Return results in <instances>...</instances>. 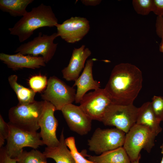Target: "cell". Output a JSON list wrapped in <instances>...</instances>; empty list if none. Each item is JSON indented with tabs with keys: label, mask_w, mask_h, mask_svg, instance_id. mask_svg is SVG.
Returning a JSON list of instances; mask_svg holds the SVG:
<instances>
[{
	"label": "cell",
	"mask_w": 163,
	"mask_h": 163,
	"mask_svg": "<svg viewBox=\"0 0 163 163\" xmlns=\"http://www.w3.org/2000/svg\"><path fill=\"white\" fill-rule=\"evenodd\" d=\"M18 76L12 75L8 77V80L11 87L16 94L18 101V105L27 104L34 102L36 93L31 88H27L17 82Z\"/></svg>",
	"instance_id": "obj_20"
},
{
	"label": "cell",
	"mask_w": 163,
	"mask_h": 163,
	"mask_svg": "<svg viewBox=\"0 0 163 163\" xmlns=\"http://www.w3.org/2000/svg\"><path fill=\"white\" fill-rule=\"evenodd\" d=\"M126 133L116 128L96 129L88 140L90 151L97 154L123 146Z\"/></svg>",
	"instance_id": "obj_7"
},
{
	"label": "cell",
	"mask_w": 163,
	"mask_h": 163,
	"mask_svg": "<svg viewBox=\"0 0 163 163\" xmlns=\"http://www.w3.org/2000/svg\"><path fill=\"white\" fill-rule=\"evenodd\" d=\"M160 148L161 150V153L163 155V143L161 145ZM160 163H163V156Z\"/></svg>",
	"instance_id": "obj_32"
},
{
	"label": "cell",
	"mask_w": 163,
	"mask_h": 163,
	"mask_svg": "<svg viewBox=\"0 0 163 163\" xmlns=\"http://www.w3.org/2000/svg\"><path fill=\"white\" fill-rule=\"evenodd\" d=\"M33 0H0V9L14 17L23 16L27 12V7Z\"/></svg>",
	"instance_id": "obj_21"
},
{
	"label": "cell",
	"mask_w": 163,
	"mask_h": 163,
	"mask_svg": "<svg viewBox=\"0 0 163 163\" xmlns=\"http://www.w3.org/2000/svg\"><path fill=\"white\" fill-rule=\"evenodd\" d=\"M151 104L156 117L161 121H163V97L154 96Z\"/></svg>",
	"instance_id": "obj_26"
},
{
	"label": "cell",
	"mask_w": 163,
	"mask_h": 163,
	"mask_svg": "<svg viewBox=\"0 0 163 163\" xmlns=\"http://www.w3.org/2000/svg\"><path fill=\"white\" fill-rule=\"evenodd\" d=\"M65 142L66 145L70 149L75 163H94L85 158L82 153L78 151L74 137H69L65 139Z\"/></svg>",
	"instance_id": "obj_23"
},
{
	"label": "cell",
	"mask_w": 163,
	"mask_h": 163,
	"mask_svg": "<svg viewBox=\"0 0 163 163\" xmlns=\"http://www.w3.org/2000/svg\"><path fill=\"white\" fill-rule=\"evenodd\" d=\"M8 124L10 132L5 147L7 154L11 158H17L23 151L24 147H28L36 149L44 145L40 133L21 129L10 122Z\"/></svg>",
	"instance_id": "obj_5"
},
{
	"label": "cell",
	"mask_w": 163,
	"mask_h": 163,
	"mask_svg": "<svg viewBox=\"0 0 163 163\" xmlns=\"http://www.w3.org/2000/svg\"><path fill=\"white\" fill-rule=\"evenodd\" d=\"M56 110L55 107L50 102L45 101L44 109L38 121L40 128V133L44 145L49 147L57 146L59 142L56 132L58 126L57 120L54 115Z\"/></svg>",
	"instance_id": "obj_12"
},
{
	"label": "cell",
	"mask_w": 163,
	"mask_h": 163,
	"mask_svg": "<svg viewBox=\"0 0 163 163\" xmlns=\"http://www.w3.org/2000/svg\"><path fill=\"white\" fill-rule=\"evenodd\" d=\"M142 71L137 67L122 63L114 67L104 88L112 103L131 104L142 88Z\"/></svg>",
	"instance_id": "obj_1"
},
{
	"label": "cell",
	"mask_w": 163,
	"mask_h": 163,
	"mask_svg": "<svg viewBox=\"0 0 163 163\" xmlns=\"http://www.w3.org/2000/svg\"><path fill=\"white\" fill-rule=\"evenodd\" d=\"M132 4L136 12L141 15H147L153 10V0H133Z\"/></svg>",
	"instance_id": "obj_24"
},
{
	"label": "cell",
	"mask_w": 163,
	"mask_h": 163,
	"mask_svg": "<svg viewBox=\"0 0 163 163\" xmlns=\"http://www.w3.org/2000/svg\"><path fill=\"white\" fill-rule=\"evenodd\" d=\"M0 163H17L16 158H11L8 155L5 147L0 148Z\"/></svg>",
	"instance_id": "obj_28"
},
{
	"label": "cell",
	"mask_w": 163,
	"mask_h": 163,
	"mask_svg": "<svg viewBox=\"0 0 163 163\" xmlns=\"http://www.w3.org/2000/svg\"><path fill=\"white\" fill-rule=\"evenodd\" d=\"M161 122L155 116L151 102H145L138 108L136 123L147 127L156 136L162 130Z\"/></svg>",
	"instance_id": "obj_17"
},
{
	"label": "cell",
	"mask_w": 163,
	"mask_h": 163,
	"mask_svg": "<svg viewBox=\"0 0 163 163\" xmlns=\"http://www.w3.org/2000/svg\"><path fill=\"white\" fill-rule=\"evenodd\" d=\"M138 108L133 104H111L101 122L105 126H114L126 133L136 123Z\"/></svg>",
	"instance_id": "obj_6"
},
{
	"label": "cell",
	"mask_w": 163,
	"mask_h": 163,
	"mask_svg": "<svg viewBox=\"0 0 163 163\" xmlns=\"http://www.w3.org/2000/svg\"><path fill=\"white\" fill-rule=\"evenodd\" d=\"M15 158L17 163H47L44 154L34 149L29 152L23 151Z\"/></svg>",
	"instance_id": "obj_22"
},
{
	"label": "cell",
	"mask_w": 163,
	"mask_h": 163,
	"mask_svg": "<svg viewBox=\"0 0 163 163\" xmlns=\"http://www.w3.org/2000/svg\"><path fill=\"white\" fill-rule=\"evenodd\" d=\"M159 50L161 52L163 53V44H160Z\"/></svg>",
	"instance_id": "obj_34"
},
{
	"label": "cell",
	"mask_w": 163,
	"mask_h": 163,
	"mask_svg": "<svg viewBox=\"0 0 163 163\" xmlns=\"http://www.w3.org/2000/svg\"><path fill=\"white\" fill-rule=\"evenodd\" d=\"M155 27L156 33L158 37L161 39L160 44H163V17H157Z\"/></svg>",
	"instance_id": "obj_29"
},
{
	"label": "cell",
	"mask_w": 163,
	"mask_h": 163,
	"mask_svg": "<svg viewBox=\"0 0 163 163\" xmlns=\"http://www.w3.org/2000/svg\"><path fill=\"white\" fill-rule=\"evenodd\" d=\"M152 11L157 16L163 17V0H153Z\"/></svg>",
	"instance_id": "obj_30"
},
{
	"label": "cell",
	"mask_w": 163,
	"mask_h": 163,
	"mask_svg": "<svg viewBox=\"0 0 163 163\" xmlns=\"http://www.w3.org/2000/svg\"><path fill=\"white\" fill-rule=\"evenodd\" d=\"M45 101H35L26 104L17 105L9 110V122L21 129L37 132L40 128L39 119L43 112Z\"/></svg>",
	"instance_id": "obj_3"
},
{
	"label": "cell",
	"mask_w": 163,
	"mask_h": 163,
	"mask_svg": "<svg viewBox=\"0 0 163 163\" xmlns=\"http://www.w3.org/2000/svg\"><path fill=\"white\" fill-rule=\"evenodd\" d=\"M61 111L72 131L83 136L91 130L92 120L79 106L69 104L64 106Z\"/></svg>",
	"instance_id": "obj_13"
},
{
	"label": "cell",
	"mask_w": 163,
	"mask_h": 163,
	"mask_svg": "<svg viewBox=\"0 0 163 163\" xmlns=\"http://www.w3.org/2000/svg\"><path fill=\"white\" fill-rule=\"evenodd\" d=\"M141 158V155L139 156L138 158L134 161L132 162L131 163H139V161Z\"/></svg>",
	"instance_id": "obj_33"
},
{
	"label": "cell",
	"mask_w": 163,
	"mask_h": 163,
	"mask_svg": "<svg viewBox=\"0 0 163 163\" xmlns=\"http://www.w3.org/2000/svg\"><path fill=\"white\" fill-rule=\"evenodd\" d=\"M96 59H90L86 61L85 68L81 74L75 81L73 87L76 86L77 90L75 102L80 103L84 95L91 90H97L100 88V82L94 79L92 68Z\"/></svg>",
	"instance_id": "obj_15"
},
{
	"label": "cell",
	"mask_w": 163,
	"mask_h": 163,
	"mask_svg": "<svg viewBox=\"0 0 163 163\" xmlns=\"http://www.w3.org/2000/svg\"><path fill=\"white\" fill-rule=\"evenodd\" d=\"M91 53L89 49L85 48L84 45L79 48H74L68 65L62 70L63 78L68 81H75L77 79Z\"/></svg>",
	"instance_id": "obj_14"
},
{
	"label": "cell",
	"mask_w": 163,
	"mask_h": 163,
	"mask_svg": "<svg viewBox=\"0 0 163 163\" xmlns=\"http://www.w3.org/2000/svg\"><path fill=\"white\" fill-rule=\"evenodd\" d=\"M10 128L8 123L4 120L0 115V148L3 146L5 139L8 138L9 134Z\"/></svg>",
	"instance_id": "obj_27"
},
{
	"label": "cell",
	"mask_w": 163,
	"mask_h": 163,
	"mask_svg": "<svg viewBox=\"0 0 163 163\" xmlns=\"http://www.w3.org/2000/svg\"><path fill=\"white\" fill-rule=\"evenodd\" d=\"M58 20L51 7L42 3L31 10L8 28L10 34L17 36L23 42L28 39L37 29L43 27H56Z\"/></svg>",
	"instance_id": "obj_2"
},
{
	"label": "cell",
	"mask_w": 163,
	"mask_h": 163,
	"mask_svg": "<svg viewBox=\"0 0 163 163\" xmlns=\"http://www.w3.org/2000/svg\"><path fill=\"white\" fill-rule=\"evenodd\" d=\"M112 103L111 99L105 88H100L86 93L79 106L92 120L101 122L107 109Z\"/></svg>",
	"instance_id": "obj_10"
},
{
	"label": "cell",
	"mask_w": 163,
	"mask_h": 163,
	"mask_svg": "<svg viewBox=\"0 0 163 163\" xmlns=\"http://www.w3.org/2000/svg\"><path fill=\"white\" fill-rule=\"evenodd\" d=\"M57 33L58 37L69 43H73L82 40L88 32L89 21L85 18L72 17L61 24H57Z\"/></svg>",
	"instance_id": "obj_11"
},
{
	"label": "cell",
	"mask_w": 163,
	"mask_h": 163,
	"mask_svg": "<svg viewBox=\"0 0 163 163\" xmlns=\"http://www.w3.org/2000/svg\"><path fill=\"white\" fill-rule=\"evenodd\" d=\"M88 159L94 163H131L122 147L103 153L98 156H88Z\"/></svg>",
	"instance_id": "obj_19"
},
{
	"label": "cell",
	"mask_w": 163,
	"mask_h": 163,
	"mask_svg": "<svg viewBox=\"0 0 163 163\" xmlns=\"http://www.w3.org/2000/svg\"><path fill=\"white\" fill-rule=\"evenodd\" d=\"M156 136L151 130L144 126L136 124L126 133L123 147L131 162L137 159L141 155L142 149L149 153L154 146Z\"/></svg>",
	"instance_id": "obj_4"
},
{
	"label": "cell",
	"mask_w": 163,
	"mask_h": 163,
	"mask_svg": "<svg viewBox=\"0 0 163 163\" xmlns=\"http://www.w3.org/2000/svg\"><path fill=\"white\" fill-rule=\"evenodd\" d=\"M0 60L13 70L24 68L35 69L46 66L42 56L35 57L19 53L11 55L1 53Z\"/></svg>",
	"instance_id": "obj_16"
},
{
	"label": "cell",
	"mask_w": 163,
	"mask_h": 163,
	"mask_svg": "<svg viewBox=\"0 0 163 163\" xmlns=\"http://www.w3.org/2000/svg\"><path fill=\"white\" fill-rule=\"evenodd\" d=\"M48 81L46 76L39 75L30 77L29 84L30 88L36 93L42 91L46 88Z\"/></svg>",
	"instance_id": "obj_25"
},
{
	"label": "cell",
	"mask_w": 163,
	"mask_h": 163,
	"mask_svg": "<svg viewBox=\"0 0 163 163\" xmlns=\"http://www.w3.org/2000/svg\"><path fill=\"white\" fill-rule=\"evenodd\" d=\"M58 37L56 32L48 35L39 32L38 36L21 45L15 52L35 57L41 55L45 63H47L51 59L55 53L58 43H54V41Z\"/></svg>",
	"instance_id": "obj_9"
},
{
	"label": "cell",
	"mask_w": 163,
	"mask_h": 163,
	"mask_svg": "<svg viewBox=\"0 0 163 163\" xmlns=\"http://www.w3.org/2000/svg\"><path fill=\"white\" fill-rule=\"evenodd\" d=\"M76 93V90L73 87L53 76L48 79L46 89L41 96L44 101L53 104L56 110H61L64 106L75 101Z\"/></svg>",
	"instance_id": "obj_8"
},
{
	"label": "cell",
	"mask_w": 163,
	"mask_h": 163,
	"mask_svg": "<svg viewBox=\"0 0 163 163\" xmlns=\"http://www.w3.org/2000/svg\"><path fill=\"white\" fill-rule=\"evenodd\" d=\"M59 145L55 147L47 146L43 152L46 158L53 159L56 163H75L70 150L66 145L62 131Z\"/></svg>",
	"instance_id": "obj_18"
},
{
	"label": "cell",
	"mask_w": 163,
	"mask_h": 163,
	"mask_svg": "<svg viewBox=\"0 0 163 163\" xmlns=\"http://www.w3.org/2000/svg\"><path fill=\"white\" fill-rule=\"evenodd\" d=\"M81 2L86 6H95L99 4L101 2L100 0H82Z\"/></svg>",
	"instance_id": "obj_31"
}]
</instances>
